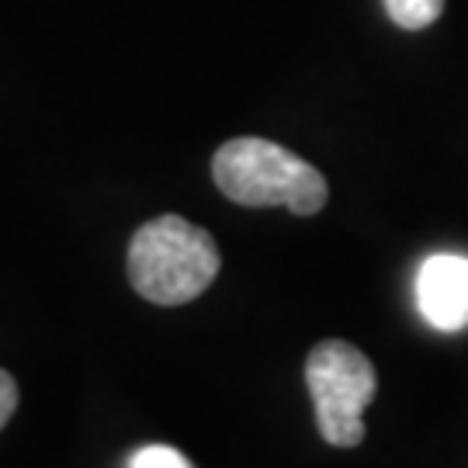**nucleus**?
<instances>
[{
    "mask_svg": "<svg viewBox=\"0 0 468 468\" xmlns=\"http://www.w3.org/2000/svg\"><path fill=\"white\" fill-rule=\"evenodd\" d=\"M216 187L236 205L271 208L284 205L295 216H316L326 205V177L302 156L271 139L239 135L222 143L212 156Z\"/></svg>",
    "mask_w": 468,
    "mask_h": 468,
    "instance_id": "1",
    "label": "nucleus"
},
{
    "mask_svg": "<svg viewBox=\"0 0 468 468\" xmlns=\"http://www.w3.org/2000/svg\"><path fill=\"white\" fill-rule=\"evenodd\" d=\"M218 247L212 233L181 216L150 218L129 243V282L153 305H185L198 299L218 274Z\"/></svg>",
    "mask_w": 468,
    "mask_h": 468,
    "instance_id": "2",
    "label": "nucleus"
},
{
    "mask_svg": "<svg viewBox=\"0 0 468 468\" xmlns=\"http://www.w3.org/2000/svg\"><path fill=\"white\" fill-rule=\"evenodd\" d=\"M305 385L316 402V427L326 444L357 448L365 441V410L375 399V365L347 340H323L305 357Z\"/></svg>",
    "mask_w": 468,
    "mask_h": 468,
    "instance_id": "3",
    "label": "nucleus"
},
{
    "mask_svg": "<svg viewBox=\"0 0 468 468\" xmlns=\"http://www.w3.org/2000/svg\"><path fill=\"white\" fill-rule=\"evenodd\" d=\"M417 302L423 319L454 334L468 326V257L462 253H434L423 261L417 274Z\"/></svg>",
    "mask_w": 468,
    "mask_h": 468,
    "instance_id": "4",
    "label": "nucleus"
},
{
    "mask_svg": "<svg viewBox=\"0 0 468 468\" xmlns=\"http://www.w3.org/2000/svg\"><path fill=\"white\" fill-rule=\"evenodd\" d=\"M385 11L388 17L406 28V32H420L427 25H434L441 11H444V0H385Z\"/></svg>",
    "mask_w": 468,
    "mask_h": 468,
    "instance_id": "5",
    "label": "nucleus"
},
{
    "mask_svg": "<svg viewBox=\"0 0 468 468\" xmlns=\"http://www.w3.org/2000/svg\"><path fill=\"white\" fill-rule=\"evenodd\" d=\"M129 468H191L185 454L177 448H167V444H150V448H139L133 454Z\"/></svg>",
    "mask_w": 468,
    "mask_h": 468,
    "instance_id": "6",
    "label": "nucleus"
},
{
    "mask_svg": "<svg viewBox=\"0 0 468 468\" xmlns=\"http://www.w3.org/2000/svg\"><path fill=\"white\" fill-rule=\"evenodd\" d=\"M17 410V382L0 368V431L7 427V420L15 417Z\"/></svg>",
    "mask_w": 468,
    "mask_h": 468,
    "instance_id": "7",
    "label": "nucleus"
}]
</instances>
